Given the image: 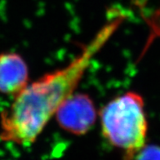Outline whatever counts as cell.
Wrapping results in <instances>:
<instances>
[{
	"label": "cell",
	"instance_id": "6da1fadb",
	"mask_svg": "<svg viewBox=\"0 0 160 160\" xmlns=\"http://www.w3.org/2000/svg\"><path fill=\"white\" fill-rule=\"evenodd\" d=\"M94 36L78 57L60 70L50 72L14 96L0 114V138L21 146H30L42 133L61 105L74 93L91 61L124 20L118 12Z\"/></svg>",
	"mask_w": 160,
	"mask_h": 160
},
{
	"label": "cell",
	"instance_id": "7a4b0ae2",
	"mask_svg": "<svg viewBox=\"0 0 160 160\" xmlns=\"http://www.w3.org/2000/svg\"><path fill=\"white\" fill-rule=\"evenodd\" d=\"M102 136L123 153V160H133L146 144L148 121L143 97L128 92L108 102L100 111Z\"/></svg>",
	"mask_w": 160,
	"mask_h": 160
},
{
	"label": "cell",
	"instance_id": "3957f363",
	"mask_svg": "<svg viewBox=\"0 0 160 160\" xmlns=\"http://www.w3.org/2000/svg\"><path fill=\"white\" fill-rule=\"evenodd\" d=\"M55 115L61 128L74 135L82 136L95 125L97 113L89 96L73 93L61 104Z\"/></svg>",
	"mask_w": 160,
	"mask_h": 160
},
{
	"label": "cell",
	"instance_id": "277c9868",
	"mask_svg": "<svg viewBox=\"0 0 160 160\" xmlns=\"http://www.w3.org/2000/svg\"><path fill=\"white\" fill-rule=\"evenodd\" d=\"M29 83L26 62L16 52L0 53V93L15 96Z\"/></svg>",
	"mask_w": 160,
	"mask_h": 160
},
{
	"label": "cell",
	"instance_id": "5b68a950",
	"mask_svg": "<svg viewBox=\"0 0 160 160\" xmlns=\"http://www.w3.org/2000/svg\"><path fill=\"white\" fill-rule=\"evenodd\" d=\"M133 160H160V146L157 145H145Z\"/></svg>",
	"mask_w": 160,
	"mask_h": 160
}]
</instances>
